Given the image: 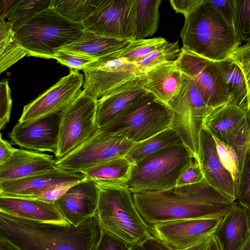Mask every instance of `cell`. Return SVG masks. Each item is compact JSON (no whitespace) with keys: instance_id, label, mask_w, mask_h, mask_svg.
<instances>
[{"instance_id":"1","label":"cell","mask_w":250,"mask_h":250,"mask_svg":"<svg viewBox=\"0 0 250 250\" xmlns=\"http://www.w3.org/2000/svg\"><path fill=\"white\" fill-rule=\"evenodd\" d=\"M140 214L150 225L165 222L224 216L232 202L203 179L158 191L132 192Z\"/></svg>"},{"instance_id":"2","label":"cell","mask_w":250,"mask_h":250,"mask_svg":"<svg viewBox=\"0 0 250 250\" xmlns=\"http://www.w3.org/2000/svg\"><path fill=\"white\" fill-rule=\"evenodd\" d=\"M101 234L95 217L78 227L35 221L0 211V235L22 250H94Z\"/></svg>"},{"instance_id":"3","label":"cell","mask_w":250,"mask_h":250,"mask_svg":"<svg viewBox=\"0 0 250 250\" xmlns=\"http://www.w3.org/2000/svg\"><path fill=\"white\" fill-rule=\"evenodd\" d=\"M185 19L180 34L183 47L201 57L216 62L223 61L242 43L210 0H202Z\"/></svg>"},{"instance_id":"4","label":"cell","mask_w":250,"mask_h":250,"mask_svg":"<svg viewBox=\"0 0 250 250\" xmlns=\"http://www.w3.org/2000/svg\"><path fill=\"white\" fill-rule=\"evenodd\" d=\"M98 186L95 217L100 228L130 246L152 235L150 225L138 212L128 189L120 186Z\"/></svg>"},{"instance_id":"5","label":"cell","mask_w":250,"mask_h":250,"mask_svg":"<svg viewBox=\"0 0 250 250\" xmlns=\"http://www.w3.org/2000/svg\"><path fill=\"white\" fill-rule=\"evenodd\" d=\"M83 31L82 23L66 19L50 6L15 32V38L27 56L53 59L58 50L74 42Z\"/></svg>"},{"instance_id":"6","label":"cell","mask_w":250,"mask_h":250,"mask_svg":"<svg viewBox=\"0 0 250 250\" xmlns=\"http://www.w3.org/2000/svg\"><path fill=\"white\" fill-rule=\"evenodd\" d=\"M194 159L184 144L172 146L132 165L129 180L120 186L131 192L171 188Z\"/></svg>"},{"instance_id":"7","label":"cell","mask_w":250,"mask_h":250,"mask_svg":"<svg viewBox=\"0 0 250 250\" xmlns=\"http://www.w3.org/2000/svg\"><path fill=\"white\" fill-rule=\"evenodd\" d=\"M173 117V111L169 106L147 92L100 130L121 133L137 143L171 127Z\"/></svg>"},{"instance_id":"8","label":"cell","mask_w":250,"mask_h":250,"mask_svg":"<svg viewBox=\"0 0 250 250\" xmlns=\"http://www.w3.org/2000/svg\"><path fill=\"white\" fill-rule=\"evenodd\" d=\"M167 104L173 113L171 127L199 162L200 132L214 109L205 103L193 81L184 74L179 90Z\"/></svg>"},{"instance_id":"9","label":"cell","mask_w":250,"mask_h":250,"mask_svg":"<svg viewBox=\"0 0 250 250\" xmlns=\"http://www.w3.org/2000/svg\"><path fill=\"white\" fill-rule=\"evenodd\" d=\"M97 102L83 91L61 111L57 159L76 150L98 132Z\"/></svg>"},{"instance_id":"10","label":"cell","mask_w":250,"mask_h":250,"mask_svg":"<svg viewBox=\"0 0 250 250\" xmlns=\"http://www.w3.org/2000/svg\"><path fill=\"white\" fill-rule=\"evenodd\" d=\"M135 144L121 133L99 129L77 149L57 159L56 166L59 168L81 172L98 164L125 157Z\"/></svg>"},{"instance_id":"11","label":"cell","mask_w":250,"mask_h":250,"mask_svg":"<svg viewBox=\"0 0 250 250\" xmlns=\"http://www.w3.org/2000/svg\"><path fill=\"white\" fill-rule=\"evenodd\" d=\"M176 61L181 72L193 81L208 107L215 109L230 102L228 86L217 62L183 47Z\"/></svg>"},{"instance_id":"12","label":"cell","mask_w":250,"mask_h":250,"mask_svg":"<svg viewBox=\"0 0 250 250\" xmlns=\"http://www.w3.org/2000/svg\"><path fill=\"white\" fill-rule=\"evenodd\" d=\"M82 25L83 30L101 36L135 40V0H101Z\"/></svg>"},{"instance_id":"13","label":"cell","mask_w":250,"mask_h":250,"mask_svg":"<svg viewBox=\"0 0 250 250\" xmlns=\"http://www.w3.org/2000/svg\"><path fill=\"white\" fill-rule=\"evenodd\" d=\"M84 73L83 91L97 100L129 79L143 74L135 64L115 56L106 55L88 64Z\"/></svg>"},{"instance_id":"14","label":"cell","mask_w":250,"mask_h":250,"mask_svg":"<svg viewBox=\"0 0 250 250\" xmlns=\"http://www.w3.org/2000/svg\"><path fill=\"white\" fill-rule=\"evenodd\" d=\"M83 75L79 70L70 69L69 74L24 105L19 122H24L61 112L83 92Z\"/></svg>"},{"instance_id":"15","label":"cell","mask_w":250,"mask_h":250,"mask_svg":"<svg viewBox=\"0 0 250 250\" xmlns=\"http://www.w3.org/2000/svg\"><path fill=\"white\" fill-rule=\"evenodd\" d=\"M224 216L174 220L150 225V228L152 235L168 247L181 250L213 235Z\"/></svg>"},{"instance_id":"16","label":"cell","mask_w":250,"mask_h":250,"mask_svg":"<svg viewBox=\"0 0 250 250\" xmlns=\"http://www.w3.org/2000/svg\"><path fill=\"white\" fill-rule=\"evenodd\" d=\"M61 112L16 124L8 134L12 144L38 152H58Z\"/></svg>"},{"instance_id":"17","label":"cell","mask_w":250,"mask_h":250,"mask_svg":"<svg viewBox=\"0 0 250 250\" xmlns=\"http://www.w3.org/2000/svg\"><path fill=\"white\" fill-rule=\"evenodd\" d=\"M86 179L81 172L56 168L27 177L0 183V197L38 199L53 188Z\"/></svg>"},{"instance_id":"18","label":"cell","mask_w":250,"mask_h":250,"mask_svg":"<svg viewBox=\"0 0 250 250\" xmlns=\"http://www.w3.org/2000/svg\"><path fill=\"white\" fill-rule=\"evenodd\" d=\"M98 192V185L86 179L71 187L54 204L65 220L78 227L95 217Z\"/></svg>"},{"instance_id":"19","label":"cell","mask_w":250,"mask_h":250,"mask_svg":"<svg viewBox=\"0 0 250 250\" xmlns=\"http://www.w3.org/2000/svg\"><path fill=\"white\" fill-rule=\"evenodd\" d=\"M199 162L207 182L230 200L236 202L237 186L220 160L213 137L204 127L200 132Z\"/></svg>"},{"instance_id":"20","label":"cell","mask_w":250,"mask_h":250,"mask_svg":"<svg viewBox=\"0 0 250 250\" xmlns=\"http://www.w3.org/2000/svg\"><path fill=\"white\" fill-rule=\"evenodd\" d=\"M147 92L143 75L123 83L97 100L96 122L99 129L108 125Z\"/></svg>"},{"instance_id":"21","label":"cell","mask_w":250,"mask_h":250,"mask_svg":"<svg viewBox=\"0 0 250 250\" xmlns=\"http://www.w3.org/2000/svg\"><path fill=\"white\" fill-rule=\"evenodd\" d=\"M249 125V112L229 102L208 114L203 127L213 137L229 145L234 138Z\"/></svg>"},{"instance_id":"22","label":"cell","mask_w":250,"mask_h":250,"mask_svg":"<svg viewBox=\"0 0 250 250\" xmlns=\"http://www.w3.org/2000/svg\"><path fill=\"white\" fill-rule=\"evenodd\" d=\"M53 156L43 152L17 149L0 165V183L19 179L56 168Z\"/></svg>"},{"instance_id":"23","label":"cell","mask_w":250,"mask_h":250,"mask_svg":"<svg viewBox=\"0 0 250 250\" xmlns=\"http://www.w3.org/2000/svg\"><path fill=\"white\" fill-rule=\"evenodd\" d=\"M250 235L248 209L235 202L222 218L213 236L221 250H241Z\"/></svg>"},{"instance_id":"24","label":"cell","mask_w":250,"mask_h":250,"mask_svg":"<svg viewBox=\"0 0 250 250\" xmlns=\"http://www.w3.org/2000/svg\"><path fill=\"white\" fill-rule=\"evenodd\" d=\"M0 211L35 221L72 225L61 215L54 204L37 199L0 197Z\"/></svg>"},{"instance_id":"25","label":"cell","mask_w":250,"mask_h":250,"mask_svg":"<svg viewBox=\"0 0 250 250\" xmlns=\"http://www.w3.org/2000/svg\"><path fill=\"white\" fill-rule=\"evenodd\" d=\"M182 79L176 61L166 62L144 72L143 87L167 104L179 90Z\"/></svg>"},{"instance_id":"26","label":"cell","mask_w":250,"mask_h":250,"mask_svg":"<svg viewBox=\"0 0 250 250\" xmlns=\"http://www.w3.org/2000/svg\"><path fill=\"white\" fill-rule=\"evenodd\" d=\"M132 165L125 157L111 160L81 171L100 186H121L129 179Z\"/></svg>"},{"instance_id":"27","label":"cell","mask_w":250,"mask_h":250,"mask_svg":"<svg viewBox=\"0 0 250 250\" xmlns=\"http://www.w3.org/2000/svg\"><path fill=\"white\" fill-rule=\"evenodd\" d=\"M127 41L101 36L83 30L74 42L60 50L98 60L118 50Z\"/></svg>"},{"instance_id":"28","label":"cell","mask_w":250,"mask_h":250,"mask_svg":"<svg viewBox=\"0 0 250 250\" xmlns=\"http://www.w3.org/2000/svg\"><path fill=\"white\" fill-rule=\"evenodd\" d=\"M184 144L177 132L170 127L144 141L137 143L125 156L132 165L174 146Z\"/></svg>"},{"instance_id":"29","label":"cell","mask_w":250,"mask_h":250,"mask_svg":"<svg viewBox=\"0 0 250 250\" xmlns=\"http://www.w3.org/2000/svg\"><path fill=\"white\" fill-rule=\"evenodd\" d=\"M161 0H135L134 39H144L156 32Z\"/></svg>"},{"instance_id":"30","label":"cell","mask_w":250,"mask_h":250,"mask_svg":"<svg viewBox=\"0 0 250 250\" xmlns=\"http://www.w3.org/2000/svg\"><path fill=\"white\" fill-rule=\"evenodd\" d=\"M217 62L228 84L231 95L230 102L249 112L247 85L242 71L237 65L229 58Z\"/></svg>"},{"instance_id":"31","label":"cell","mask_w":250,"mask_h":250,"mask_svg":"<svg viewBox=\"0 0 250 250\" xmlns=\"http://www.w3.org/2000/svg\"><path fill=\"white\" fill-rule=\"evenodd\" d=\"M0 73L27 55V53L16 42L15 33L5 20L0 21Z\"/></svg>"},{"instance_id":"32","label":"cell","mask_w":250,"mask_h":250,"mask_svg":"<svg viewBox=\"0 0 250 250\" xmlns=\"http://www.w3.org/2000/svg\"><path fill=\"white\" fill-rule=\"evenodd\" d=\"M51 0H19L7 16V21L15 33L33 17L50 6Z\"/></svg>"},{"instance_id":"33","label":"cell","mask_w":250,"mask_h":250,"mask_svg":"<svg viewBox=\"0 0 250 250\" xmlns=\"http://www.w3.org/2000/svg\"><path fill=\"white\" fill-rule=\"evenodd\" d=\"M100 1L101 0H51L50 7L66 19L82 24Z\"/></svg>"},{"instance_id":"34","label":"cell","mask_w":250,"mask_h":250,"mask_svg":"<svg viewBox=\"0 0 250 250\" xmlns=\"http://www.w3.org/2000/svg\"><path fill=\"white\" fill-rule=\"evenodd\" d=\"M167 42L161 37L129 40L112 54L117 57L134 63L135 61L163 46Z\"/></svg>"},{"instance_id":"35","label":"cell","mask_w":250,"mask_h":250,"mask_svg":"<svg viewBox=\"0 0 250 250\" xmlns=\"http://www.w3.org/2000/svg\"><path fill=\"white\" fill-rule=\"evenodd\" d=\"M181 52L179 42H167L163 46L151 52L134 62L142 74L147 69L161 63L176 60Z\"/></svg>"},{"instance_id":"36","label":"cell","mask_w":250,"mask_h":250,"mask_svg":"<svg viewBox=\"0 0 250 250\" xmlns=\"http://www.w3.org/2000/svg\"><path fill=\"white\" fill-rule=\"evenodd\" d=\"M234 31L240 40L250 42V0H234Z\"/></svg>"},{"instance_id":"37","label":"cell","mask_w":250,"mask_h":250,"mask_svg":"<svg viewBox=\"0 0 250 250\" xmlns=\"http://www.w3.org/2000/svg\"><path fill=\"white\" fill-rule=\"evenodd\" d=\"M213 138L220 160L231 175L238 189L240 173L237 154L232 146Z\"/></svg>"},{"instance_id":"38","label":"cell","mask_w":250,"mask_h":250,"mask_svg":"<svg viewBox=\"0 0 250 250\" xmlns=\"http://www.w3.org/2000/svg\"><path fill=\"white\" fill-rule=\"evenodd\" d=\"M237 202L247 209H250V150H248L240 173L237 189Z\"/></svg>"},{"instance_id":"39","label":"cell","mask_w":250,"mask_h":250,"mask_svg":"<svg viewBox=\"0 0 250 250\" xmlns=\"http://www.w3.org/2000/svg\"><path fill=\"white\" fill-rule=\"evenodd\" d=\"M242 71L246 83L250 114V42L240 46L229 57Z\"/></svg>"},{"instance_id":"40","label":"cell","mask_w":250,"mask_h":250,"mask_svg":"<svg viewBox=\"0 0 250 250\" xmlns=\"http://www.w3.org/2000/svg\"><path fill=\"white\" fill-rule=\"evenodd\" d=\"M53 59L70 69L82 70L88 64L97 60L80 54L59 50Z\"/></svg>"},{"instance_id":"41","label":"cell","mask_w":250,"mask_h":250,"mask_svg":"<svg viewBox=\"0 0 250 250\" xmlns=\"http://www.w3.org/2000/svg\"><path fill=\"white\" fill-rule=\"evenodd\" d=\"M250 143V125L244 128L231 142L238 159L240 173L243 167Z\"/></svg>"},{"instance_id":"42","label":"cell","mask_w":250,"mask_h":250,"mask_svg":"<svg viewBox=\"0 0 250 250\" xmlns=\"http://www.w3.org/2000/svg\"><path fill=\"white\" fill-rule=\"evenodd\" d=\"M12 107L11 90L8 81L3 79L0 83V129L4 128L9 122Z\"/></svg>"},{"instance_id":"43","label":"cell","mask_w":250,"mask_h":250,"mask_svg":"<svg viewBox=\"0 0 250 250\" xmlns=\"http://www.w3.org/2000/svg\"><path fill=\"white\" fill-rule=\"evenodd\" d=\"M100 229V237L94 250H130V245Z\"/></svg>"},{"instance_id":"44","label":"cell","mask_w":250,"mask_h":250,"mask_svg":"<svg viewBox=\"0 0 250 250\" xmlns=\"http://www.w3.org/2000/svg\"><path fill=\"white\" fill-rule=\"evenodd\" d=\"M204 179L199 162L194 159L178 180L176 186H183L199 183Z\"/></svg>"},{"instance_id":"45","label":"cell","mask_w":250,"mask_h":250,"mask_svg":"<svg viewBox=\"0 0 250 250\" xmlns=\"http://www.w3.org/2000/svg\"><path fill=\"white\" fill-rule=\"evenodd\" d=\"M210 2L227 24L233 28L234 0H210Z\"/></svg>"},{"instance_id":"46","label":"cell","mask_w":250,"mask_h":250,"mask_svg":"<svg viewBox=\"0 0 250 250\" xmlns=\"http://www.w3.org/2000/svg\"><path fill=\"white\" fill-rule=\"evenodd\" d=\"M130 250H176L163 242L159 238L152 235L142 241L130 246Z\"/></svg>"},{"instance_id":"47","label":"cell","mask_w":250,"mask_h":250,"mask_svg":"<svg viewBox=\"0 0 250 250\" xmlns=\"http://www.w3.org/2000/svg\"><path fill=\"white\" fill-rule=\"evenodd\" d=\"M75 184L69 183L58 185L42 195L37 200L47 203L54 204L55 201L61 197L71 187Z\"/></svg>"},{"instance_id":"48","label":"cell","mask_w":250,"mask_h":250,"mask_svg":"<svg viewBox=\"0 0 250 250\" xmlns=\"http://www.w3.org/2000/svg\"><path fill=\"white\" fill-rule=\"evenodd\" d=\"M202 0H170V3L177 13H182L185 17L192 12Z\"/></svg>"},{"instance_id":"49","label":"cell","mask_w":250,"mask_h":250,"mask_svg":"<svg viewBox=\"0 0 250 250\" xmlns=\"http://www.w3.org/2000/svg\"><path fill=\"white\" fill-rule=\"evenodd\" d=\"M16 148L0 136V165L7 161L13 155Z\"/></svg>"},{"instance_id":"50","label":"cell","mask_w":250,"mask_h":250,"mask_svg":"<svg viewBox=\"0 0 250 250\" xmlns=\"http://www.w3.org/2000/svg\"><path fill=\"white\" fill-rule=\"evenodd\" d=\"M17 0H1L0 21L5 20L7 16Z\"/></svg>"},{"instance_id":"51","label":"cell","mask_w":250,"mask_h":250,"mask_svg":"<svg viewBox=\"0 0 250 250\" xmlns=\"http://www.w3.org/2000/svg\"><path fill=\"white\" fill-rule=\"evenodd\" d=\"M0 250H22L7 238L0 235Z\"/></svg>"},{"instance_id":"52","label":"cell","mask_w":250,"mask_h":250,"mask_svg":"<svg viewBox=\"0 0 250 250\" xmlns=\"http://www.w3.org/2000/svg\"><path fill=\"white\" fill-rule=\"evenodd\" d=\"M211 237L192 247L181 250H208Z\"/></svg>"},{"instance_id":"53","label":"cell","mask_w":250,"mask_h":250,"mask_svg":"<svg viewBox=\"0 0 250 250\" xmlns=\"http://www.w3.org/2000/svg\"><path fill=\"white\" fill-rule=\"evenodd\" d=\"M208 250H221L218 240L213 235L210 238Z\"/></svg>"},{"instance_id":"54","label":"cell","mask_w":250,"mask_h":250,"mask_svg":"<svg viewBox=\"0 0 250 250\" xmlns=\"http://www.w3.org/2000/svg\"><path fill=\"white\" fill-rule=\"evenodd\" d=\"M241 250H250V235L242 246Z\"/></svg>"},{"instance_id":"55","label":"cell","mask_w":250,"mask_h":250,"mask_svg":"<svg viewBox=\"0 0 250 250\" xmlns=\"http://www.w3.org/2000/svg\"><path fill=\"white\" fill-rule=\"evenodd\" d=\"M249 214V218H250V209H248Z\"/></svg>"},{"instance_id":"56","label":"cell","mask_w":250,"mask_h":250,"mask_svg":"<svg viewBox=\"0 0 250 250\" xmlns=\"http://www.w3.org/2000/svg\"><path fill=\"white\" fill-rule=\"evenodd\" d=\"M250 150V145H249V150Z\"/></svg>"}]
</instances>
